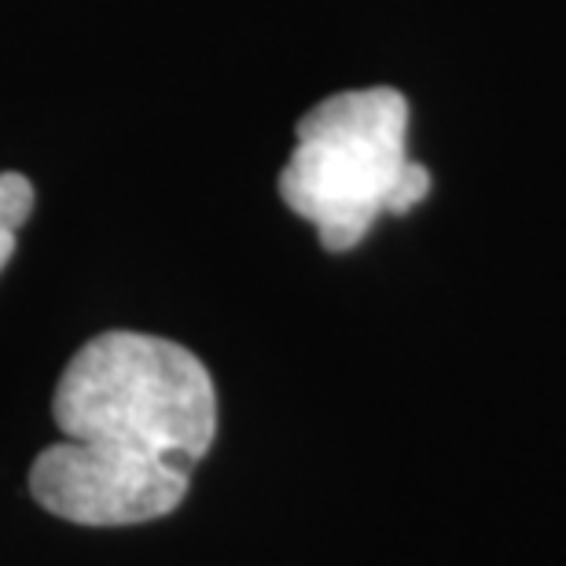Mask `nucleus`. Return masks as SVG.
Listing matches in <instances>:
<instances>
[{
	"label": "nucleus",
	"instance_id": "obj_1",
	"mask_svg": "<svg viewBox=\"0 0 566 566\" xmlns=\"http://www.w3.org/2000/svg\"><path fill=\"white\" fill-rule=\"evenodd\" d=\"M63 441L33 460L30 493L74 526H140L177 512L218 434V390L188 346L104 332L52 394Z\"/></svg>",
	"mask_w": 566,
	"mask_h": 566
},
{
	"label": "nucleus",
	"instance_id": "obj_2",
	"mask_svg": "<svg viewBox=\"0 0 566 566\" xmlns=\"http://www.w3.org/2000/svg\"><path fill=\"white\" fill-rule=\"evenodd\" d=\"M276 188L327 254L360 247L382 213L416 210L430 196V169L409 158V99L390 85L321 99L294 126Z\"/></svg>",
	"mask_w": 566,
	"mask_h": 566
},
{
	"label": "nucleus",
	"instance_id": "obj_3",
	"mask_svg": "<svg viewBox=\"0 0 566 566\" xmlns=\"http://www.w3.org/2000/svg\"><path fill=\"white\" fill-rule=\"evenodd\" d=\"M33 213V185L15 169L0 174V273L15 254L19 229L30 221Z\"/></svg>",
	"mask_w": 566,
	"mask_h": 566
}]
</instances>
